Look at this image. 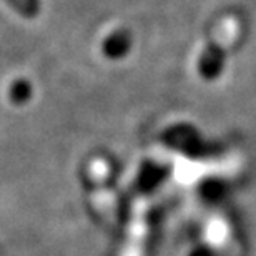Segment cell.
<instances>
[{"label": "cell", "mask_w": 256, "mask_h": 256, "mask_svg": "<svg viewBox=\"0 0 256 256\" xmlns=\"http://www.w3.org/2000/svg\"><path fill=\"white\" fill-rule=\"evenodd\" d=\"M242 32V24L234 15L223 17L214 27L213 38L198 58V74L204 80H213L222 74L226 50L236 42Z\"/></svg>", "instance_id": "6da1fadb"}, {"label": "cell", "mask_w": 256, "mask_h": 256, "mask_svg": "<svg viewBox=\"0 0 256 256\" xmlns=\"http://www.w3.org/2000/svg\"><path fill=\"white\" fill-rule=\"evenodd\" d=\"M110 165L104 158H94L88 165V176L94 185V206L100 218L108 224L114 226L116 222V196L110 186Z\"/></svg>", "instance_id": "7a4b0ae2"}, {"label": "cell", "mask_w": 256, "mask_h": 256, "mask_svg": "<svg viewBox=\"0 0 256 256\" xmlns=\"http://www.w3.org/2000/svg\"><path fill=\"white\" fill-rule=\"evenodd\" d=\"M148 212H150V198L146 194H138L133 200L130 208L120 256H145L148 238Z\"/></svg>", "instance_id": "3957f363"}, {"label": "cell", "mask_w": 256, "mask_h": 256, "mask_svg": "<svg viewBox=\"0 0 256 256\" xmlns=\"http://www.w3.org/2000/svg\"><path fill=\"white\" fill-rule=\"evenodd\" d=\"M7 2L25 17H35L40 7L38 0H7Z\"/></svg>", "instance_id": "277c9868"}]
</instances>
